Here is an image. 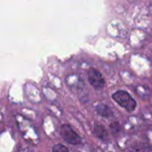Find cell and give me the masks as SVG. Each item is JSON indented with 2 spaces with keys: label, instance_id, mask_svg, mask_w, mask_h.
<instances>
[{
  "label": "cell",
  "instance_id": "obj_1",
  "mask_svg": "<svg viewBox=\"0 0 152 152\" xmlns=\"http://www.w3.org/2000/svg\"><path fill=\"white\" fill-rule=\"evenodd\" d=\"M114 101L128 111H134L136 108V102L125 91H118L113 95Z\"/></svg>",
  "mask_w": 152,
  "mask_h": 152
},
{
  "label": "cell",
  "instance_id": "obj_2",
  "mask_svg": "<svg viewBox=\"0 0 152 152\" xmlns=\"http://www.w3.org/2000/svg\"><path fill=\"white\" fill-rule=\"evenodd\" d=\"M61 135L64 141H66L68 143H70L73 145H78L82 142L80 136L68 125H64L61 126Z\"/></svg>",
  "mask_w": 152,
  "mask_h": 152
},
{
  "label": "cell",
  "instance_id": "obj_3",
  "mask_svg": "<svg viewBox=\"0 0 152 152\" xmlns=\"http://www.w3.org/2000/svg\"><path fill=\"white\" fill-rule=\"evenodd\" d=\"M88 80L90 84L96 89H101L104 86V79L102 74L95 69H91L88 70Z\"/></svg>",
  "mask_w": 152,
  "mask_h": 152
},
{
  "label": "cell",
  "instance_id": "obj_4",
  "mask_svg": "<svg viewBox=\"0 0 152 152\" xmlns=\"http://www.w3.org/2000/svg\"><path fill=\"white\" fill-rule=\"evenodd\" d=\"M96 111L102 118H110V117H111L113 115V112L111 111L110 108L108 107L105 104H102H102H99L96 107Z\"/></svg>",
  "mask_w": 152,
  "mask_h": 152
},
{
  "label": "cell",
  "instance_id": "obj_5",
  "mask_svg": "<svg viewBox=\"0 0 152 152\" xmlns=\"http://www.w3.org/2000/svg\"><path fill=\"white\" fill-rule=\"evenodd\" d=\"M94 135L97 136L99 139H102V140H103V141L107 140V138H108V134H107L106 129H105L102 126H100V125H95V126H94Z\"/></svg>",
  "mask_w": 152,
  "mask_h": 152
},
{
  "label": "cell",
  "instance_id": "obj_6",
  "mask_svg": "<svg viewBox=\"0 0 152 152\" xmlns=\"http://www.w3.org/2000/svg\"><path fill=\"white\" fill-rule=\"evenodd\" d=\"M130 152H152V148L145 144L137 145V146H134L133 149H131Z\"/></svg>",
  "mask_w": 152,
  "mask_h": 152
},
{
  "label": "cell",
  "instance_id": "obj_7",
  "mask_svg": "<svg viewBox=\"0 0 152 152\" xmlns=\"http://www.w3.org/2000/svg\"><path fill=\"white\" fill-rule=\"evenodd\" d=\"M53 152H69V150L67 147H65L64 145L59 143L53 146Z\"/></svg>",
  "mask_w": 152,
  "mask_h": 152
}]
</instances>
